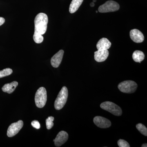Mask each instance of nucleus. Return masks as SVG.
<instances>
[{"label":"nucleus","instance_id":"obj_20","mask_svg":"<svg viewBox=\"0 0 147 147\" xmlns=\"http://www.w3.org/2000/svg\"><path fill=\"white\" fill-rule=\"evenodd\" d=\"M118 145L119 147H129V144L128 142L123 139H119L118 142Z\"/></svg>","mask_w":147,"mask_h":147},{"label":"nucleus","instance_id":"obj_17","mask_svg":"<svg viewBox=\"0 0 147 147\" xmlns=\"http://www.w3.org/2000/svg\"><path fill=\"white\" fill-rule=\"evenodd\" d=\"M136 127L142 134L145 136H147V129L144 125L142 123H139L136 125Z\"/></svg>","mask_w":147,"mask_h":147},{"label":"nucleus","instance_id":"obj_11","mask_svg":"<svg viewBox=\"0 0 147 147\" xmlns=\"http://www.w3.org/2000/svg\"><path fill=\"white\" fill-rule=\"evenodd\" d=\"M64 51L63 50H60L53 56L51 59V63L53 67L57 68L60 65L64 55Z\"/></svg>","mask_w":147,"mask_h":147},{"label":"nucleus","instance_id":"obj_14","mask_svg":"<svg viewBox=\"0 0 147 147\" xmlns=\"http://www.w3.org/2000/svg\"><path fill=\"white\" fill-rule=\"evenodd\" d=\"M18 85V83L16 81L12 82L9 84H5L2 88L3 91L8 94H11L16 88Z\"/></svg>","mask_w":147,"mask_h":147},{"label":"nucleus","instance_id":"obj_13","mask_svg":"<svg viewBox=\"0 0 147 147\" xmlns=\"http://www.w3.org/2000/svg\"><path fill=\"white\" fill-rule=\"evenodd\" d=\"M111 46V42L105 38H101L96 44L98 50H108Z\"/></svg>","mask_w":147,"mask_h":147},{"label":"nucleus","instance_id":"obj_9","mask_svg":"<svg viewBox=\"0 0 147 147\" xmlns=\"http://www.w3.org/2000/svg\"><path fill=\"white\" fill-rule=\"evenodd\" d=\"M68 139V134L67 132L65 131H60L57 137L54 140L55 146L57 147H60L63 145L67 141Z\"/></svg>","mask_w":147,"mask_h":147},{"label":"nucleus","instance_id":"obj_4","mask_svg":"<svg viewBox=\"0 0 147 147\" xmlns=\"http://www.w3.org/2000/svg\"><path fill=\"white\" fill-rule=\"evenodd\" d=\"M138 85L134 81H125L119 84V89L120 91L125 93H133L136 91Z\"/></svg>","mask_w":147,"mask_h":147},{"label":"nucleus","instance_id":"obj_10","mask_svg":"<svg viewBox=\"0 0 147 147\" xmlns=\"http://www.w3.org/2000/svg\"><path fill=\"white\" fill-rule=\"evenodd\" d=\"M131 39L136 43H140L144 41V36L142 32L137 29H133L130 32Z\"/></svg>","mask_w":147,"mask_h":147},{"label":"nucleus","instance_id":"obj_8","mask_svg":"<svg viewBox=\"0 0 147 147\" xmlns=\"http://www.w3.org/2000/svg\"><path fill=\"white\" fill-rule=\"evenodd\" d=\"M93 121L95 124L100 128H108L111 125V121L109 120L100 116L95 117Z\"/></svg>","mask_w":147,"mask_h":147},{"label":"nucleus","instance_id":"obj_5","mask_svg":"<svg viewBox=\"0 0 147 147\" xmlns=\"http://www.w3.org/2000/svg\"><path fill=\"white\" fill-rule=\"evenodd\" d=\"M100 107L103 110L110 112L114 115L120 116L122 114L120 107L113 102L105 101L100 104Z\"/></svg>","mask_w":147,"mask_h":147},{"label":"nucleus","instance_id":"obj_1","mask_svg":"<svg viewBox=\"0 0 147 147\" xmlns=\"http://www.w3.org/2000/svg\"><path fill=\"white\" fill-rule=\"evenodd\" d=\"M48 22V16L45 13H39L36 16L33 35V39L36 43H40L43 41L44 38L42 35L47 31Z\"/></svg>","mask_w":147,"mask_h":147},{"label":"nucleus","instance_id":"obj_26","mask_svg":"<svg viewBox=\"0 0 147 147\" xmlns=\"http://www.w3.org/2000/svg\"><path fill=\"white\" fill-rule=\"evenodd\" d=\"M96 13H98V11H96Z\"/></svg>","mask_w":147,"mask_h":147},{"label":"nucleus","instance_id":"obj_21","mask_svg":"<svg viewBox=\"0 0 147 147\" xmlns=\"http://www.w3.org/2000/svg\"><path fill=\"white\" fill-rule=\"evenodd\" d=\"M31 125L32 126L34 127L36 129H39L40 127V124L39 122L38 121L34 120L32 121L31 123Z\"/></svg>","mask_w":147,"mask_h":147},{"label":"nucleus","instance_id":"obj_25","mask_svg":"<svg viewBox=\"0 0 147 147\" xmlns=\"http://www.w3.org/2000/svg\"><path fill=\"white\" fill-rule=\"evenodd\" d=\"M96 0H93V2L94 3L95 2H96Z\"/></svg>","mask_w":147,"mask_h":147},{"label":"nucleus","instance_id":"obj_22","mask_svg":"<svg viewBox=\"0 0 147 147\" xmlns=\"http://www.w3.org/2000/svg\"><path fill=\"white\" fill-rule=\"evenodd\" d=\"M5 22V19L3 17H0V26H2Z\"/></svg>","mask_w":147,"mask_h":147},{"label":"nucleus","instance_id":"obj_6","mask_svg":"<svg viewBox=\"0 0 147 147\" xmlns=\"http://www.w3.org/2000/svg\"><path fill=\"white\" fill-rule=\"evenodd\" d=\"M119 5L113 1H108L102 5L100 6L98 11L100 13L114 12L119 9Z\"/></svg>","mask_w":147,"mask_h":147},{"label":"nucleus","instance_id":"obj_3","mask_svg":"<svg viewBox=\"0 0 147 147\" xmlns=\"http://www.w3.org/2000/svg\"><path fill=\"white\" fill-rule=\"evenodd\" d=\"M47 91L44 87H40L37 91L35 96V102L38 108L44 107L47 102Z\"/></svg>","mask_w":147,"mask_h":147},{"label":"nucleus","instance_id":"obj_7","mask_svg":"<svg viewBox=\"0 0 147 147\" xmlns=\"http://www.w3.org/2000/svg\"><path fill=\"white\" fill-rule=\"evenodd\" d=\"M24 125V122L19 120L17 122L11 124L9 127L7 131V135L8 137H11L18 134Z\"/></svg>","mask_w":147,"mask_h":147},{"label":"nucleus","instance_id":"obj_12","mask_svg":"<svg viewBox=\"0 0 147 147\" xmlns=\"http://www.w3.org/2000/svg\"><path fill=\"white\" fill-rule=\"evenodd\" d=\"M109 56V51L106 50H98L94 52V59L98 62H102L106 60Z\"/></svg>","mask_w":147,"mask_h":147},{"label":"nucleus","instance_id":"obj_15","mask_svg":"<svg viewBox=\"0 0 147 147\" xmlns=\"http://www.w3.org/2000/svg\"><path fill=\"white\" fill-rule=\"evenodd\" d=\"M84 0H72L69 7V11L71 13H74L79 9Z\"/></svg>","mask_w":147,"mask_h":147},{"label":"nucleus","instance_id":"obj_23","mask_svg":"<svg viewBox=\"0 0 147 147\" xmlns=\"http://www.w3.org/2000/svg\"><path fill=\"white\" fill-rule=\"evenodd\" d=\"M90 6L91 7H94L95 5L94 3L92 2L90 4Z\"/></svg>","mask_w":147,"mask_h":147},{"label":"nucleus","instance_id":"obj_18","mask_svg":"<svg viewBox=\"0 0 147 147\" xmlns=\"http://www.w3.org/2000/svg\"><path fill=\"white\" fill-rule=\"evenodd\" d=\"M13 72L12 69L9 68H7L0 71V78L9 76Z\"/></svg>","mask_w":147,"mask_h":147},{"label":"nucleus","instance_id":"obj_2","mask_svg":"<svg viewBox=\"0 0 147 147\" xmlns=\"http://www.w3.org/2000/svg\"><path fill=\"white\" fill-rule=\"evenodd\" d=\"M68 92L67 88L63 87L61 90L55 102V107L57 110H60L63 108L67 101Z\"/></svg>","mask_w":147,"mask_h":147},{"label":"nucleus","instance_id":"obj_16","mask_svg":"<svg viewBox=\"0 0 147 147\" xmlns=\"http://www.w3.org/2000/svg\"><path fill=\"white\" fill-rule=\"evenodd\" d=\"M132 58L134 61L141 63V62L144 59L145 55L142 51L136 50L133 53Z\"/></svg>","mask_w":147,"mask_h":147},{"label":"nucleus","instance_id":"obj_24","mask_svg":"<svg viewBox=\"0 0 147 147\" xmlns=\"http://www.w3.org/2000/svg\"><path fill=\"white\" fill-rule=\"evenodd\" d=\"M142 147H147V144H143L142 145Z\"/></svg>","mask_w":147,"mask_h":147},{"label":"nucleus","instance_id":"obj_19","mask_svg":"<svg viewBox=\"0 0 147 147\" xmlns=\"http://www.w3.org/2000/svg\"><path fill=\"white\" fill-rule=\"evenodd\" d=\"M54 117H49L46 120V127L47 129H50L53 127L54 125L53 121H54Z\"/></svg>","mask_w":147,"mask_h":147}]
</instances>
